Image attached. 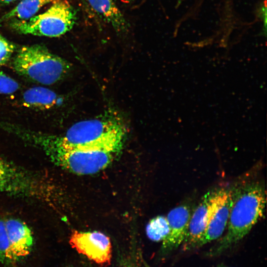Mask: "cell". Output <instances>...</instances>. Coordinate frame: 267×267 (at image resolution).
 <instances>
[{"instance_id":"obj_1","label":"cell","mask_w":267,"mask_h":267,"mask_svg":"<svg viewBox=\"0 0 267 267\" xmlns=\"http://www.w3.org/2000/svg\"><path fill=\"white\" fill-rule=\"evenodd\" d=\"M225 234L208 252L219 255L244 238L263 216L266 203L265 186L252 182L235 189Z\"/></svg>"},{"instance_id":"obj_2","label":"cell","mask_w":267,"mask_h":267,"mask_svg":"<svg viewBox=\"0 0 267 267\" xmlns=\"http://www.w3.org/2000/svg\"><path fill=\"white\" fill-rule=\"evenodd\" d=\"M126 135V128L120 119L104 117L78 122L63 135L55 138L61 145L68 148L118 154Z\"/></svg>"},{"instance_id":"obj_3","label":"cell","mask_w":267,"mask_h":267,"mask_svg":"<svg viewBox=\"0 0 267 267\" xmlns=\"http://www.w3.org/2000/svg\"><path fill=\"white\" fill-rule=\"evenodd\" d=\"M57 166L78 175L96 173L107 167L116 158L113 152L68 148L61 145L55 137H37L35 140Z\"/></svg>"},{"instance_id":"obj_4","label":"cell","mask_w":267,"mask_h":267,"mask_svg":"<svg viewBox=\"0 0 267 267\" xmlns=\"http://www.w3.org/2000/svg\"><path fill=\"white\" fill-rule=\"evenodd\" d=\"M14 70L21 76L44 85H52L69 71L66 60L50 52L45 47L34 44L20 48L13 61Z\"/></svg>"},{"instance_id":"obj_5","label":"cell","mask_w":267,"mask_h":267,"mask_svg":"<svg viewBox=\"0 0 267 267\" xmlns=\"http://www.w3.org/2000/svg\"><path fill=\"white\" fill-rule=\"evenodd\" d=\"M76 20L75 9L66 0H56L44 12L27 20H10L9 24L20 34L57 37L70 31Z\"/></svg>"},{"instance_id":"obj_6","label":"cell","mask_w":267,"mask_h":267,"mask_svg":"<svg viewBox=\"0 0 267 267\" xmlns=\"http://www.w3.org/2000/svg\"><path fill=\"white\" fill-rule=\"evenodd\" d=\"M50 183L0 158V193L49 202L54 194Z\"/></svg>"},{"instance_id":"obj_7","label":"cell","mask_w":267,"mask_h":267,"mask_svg":"<svg viewBox=\"0 0 267 267\" xmlns=\"http://www.w3.org/2000/svg\"><path fill=\"white\" fill-rule=\"evenodd\" d=\"M235 188L216 190L212 198L205 231L196 248L219 238L227 224L235 197Z\"/></svg>"},{"instance_id":"obj_8","label":"cell","mask_w":267,"mask_h":267,"mask_svg":"<svg viewBox=\"0 0 267 267\" xmlns=\"http://www.w3.org/2000/svg\"><path fill=\"white\" fill-rule=\"evenodd\" d=\"M69 243L79 253L99 264H109L112 257L109 238L102 232L74 231Z\"/></svg>"},{"instance_id":"obj_9","label":"cell","mask_w":267,"mask_h":267,"mask_svg":"<svg viewBox=\"0 0 267 267\" xmlns=\"http://www.w3.org/2000/svg\"><path fill=\"white\" fill-rule=\"evenodd\" d=\"M215 192V190L207 192L191 214L186 234L181 244L183 250L188 251L196 248L207 227L211 202Z\"/></svg>"},{"instance_id":"obj_10","label":"cell","mask_w":267,"mask_h":267,"mask_svg":"<svg viewBox=\"0 0 267 267\" xmlns=\"http://www.w3.org/2000/svg\"><path fill=\"white\" fill-rule=\"evenodd\" d=\"M190 209L186 205L177 206L168 213L169 232L162 241V251L167 253L176 249L185 237L191 216Z\"/></svg>"},{"instance_id":"obj_11","label":"cell","mask_w":267,"mask_h":267,"mask_svg":"<svg viewBox=\"0 0 267 267\" xmlns=\"http://www.w3.org/2000/svg\"><path fill=\"white\" fill-rule=\"evenodd\" d=\"M4 223L12 251L17 261L28 256L33 245L31 229L18 219H6Z\"/></svg>"},{"instance_id":"obj_12","label":"cell","mask_w":267,"mask_h":267,"mask_svg":"<svg viewBox=\"0 0 267 267\" xmlns=\"http://www.w3.org/2000/svg\"><path fill=\"white\" fill-rule=\"evenodd\" d=\"M86 0L94 12L116 32L124 33L128 31L129 25L114 0Z\"/></svg>"},{"instance_id":"obj_13","label":"cell","mask_w":267,"mask_h":267,"mask_svg":"<svg viewBox=\"0 0 267 267\" xmlns=\"http://www.w3.org/2000/svg\"><path fill=\"white\" fill-rule=\"evenodd\" d=\"M57 96L52 90L43 87L32 88L23 94L24 104L30 108L49 109L56 102Z\"/></svg>"},{"instance_id":"obj_14","label":"cell","mask_w":267,"mask_h":267,"mask_svg":"<svg viewBox=\"0 0 267 267\" xmlns=\"http://www.w3.org/2000/svg\"><path fill=\"white\" fill-rule=\"evenodd\" d=\"M56 0H21L2 17L1 21L25 20L34 16L44 5Z\"/></svg>"},{"instance_id":"obj_15","label":"cell","mask_w":267,"mask_h":267,"mask_svg":"<svg viewBox=\"0 0 267 267\" xmlns=\"http://www.w3.org/2000/svg\"><path fill=\"white\" fill-rule=\"evenodd\" d=\"M148 238L153 241H163L169 232V225L167 217L159 216L152 219L146 228Z\"/></svg>"},{"instance_id":"obj_16","label":"cell","mask_w":267,"mask_h":267,"mask_svg":"<svg viewBox=\"0 0 267 267\" xmlns=\"http://www.w3.org/2000/svg\"><path fill=\"white\" fill-rule=\"evenodd\" d=\"M17 261L7 234L4 220L0 219V262L4 265L10 267Z\"/></svg>"},{"instance_id":"obj_17","label":"cell","mask_w":267,"mask_h":267,"mask_svg":"<svg viewBox=\"0 0 267 267\" xmlns=\"http://www.w3.org/2000/svg\"><path fill=\"white\" fill-rule=\"evenodd\" d=\"M18 83L0 70V94H11L19 89Z\"/></svg>"},{"instance_id":"obj_18","label":"cell","mask_w":267,"mask_h":267,"mask_svg":"<svg viewBox=\"0 0 267 267\" xmlns=\"http://www.w3.org/2000/svg\"><path fill=\"white\" fill-rule=\"evenodd\" d=\"M15 48L14 44L0 33V66L8 61Z\"/></svg>"},{"instance_id":"obj_19","label":"cell","mask_w":267,"mask_h":267,"mask_svg":"<svg viewBox=\"0 0 267 267\" xmlns=\"http://www.w3.org/2000/svg\"><path fill=\"white\" fill-rule=\"evenodd\" d=\"M17 0H0V4H6Z\"/></svg>"},{"instance_id":"obj_20","label":"cell","mask_w":267,"mask_h":267,"mask_svg":"<svg viewBox=\"0 0 267 267\" xmlns=\"http://www.w3.org/2000/svg\"><path fill=\"white\" fill-rule=\"evenodd\" d=\"M145 267H150L147 264L145 263Z\"/></svg>"},{"instance_id":"obj_21","label":"cell","mask_w":267,"mask_h":267,"mask_svg":"<svg viewBox=\"0 0 267 267\" xmlns=\"http://www.w3.org/2000/svg\"><path fill=\"white\" fill-rule=\"evenodd\" d=\"M128 2H131V1H132L134 0H127Z\"/></svg>"},{"instance_id":"obj_22","label":"cell","mask_w":267,"mask_h":267,"mask_svg":"<svg viewBox=\"0 0 267 267\" xmlns=\"http://www.w3.org/2000/svg\"><path fill=\"white\" fill-rule=\"evenodd\" d=\"M219 267H228L224 266H220Z\"/></svg>"},{"instance_id":"obj_23","label":"cell","mask_w":267,"mask_h":267,"mask_svg":"<svg viewBox=\"0 0 267 267\" xmlns=\"http://www.w3.org/2000/svg\"></svg>"}]
</instances>
